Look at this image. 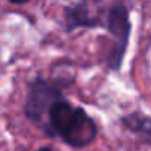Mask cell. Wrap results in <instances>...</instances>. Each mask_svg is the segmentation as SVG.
Instances as JSON below:
<instances>
[{
    "mask_svg": "<svg viewBox=\"0 0 151 151\" xmlns=\"http://www.w3.org/2000/svg\"><path fill=\"white\" fill-rule=\"evenodd\" d=\"M50 139H59L73 150H82L95 142L99 133L95 119L80 105L59 93L49 101L31 122Z\"/></svg>",
    "mask_w": 151,
    "mask_h": 151,
    "instance_id": "cell-1",
    "label": "cell"
},
{
    "mask_svg": "<svg viewBox=\"0 0 151 151\" xmlns=\"http://www.w3.org/2000/svg\"><path fill=\"white\" fill-rule=\"evenodd\" d=\"M104 28H107V31L113 37L111 47L107 52L105 67L111 71H120L124 61V55L127 52L132 31L129 11L123 3H114L110 6L104 22Z\"/></svg>",
    "mask_w": 151,
    "mask_h": 151,
    "instance_id": "cell-2",
    "label": "cell"
},
{
    "mask_svg": "<svg viewBox=\"0 0 151 151\" xmlns=\"http://www.w3.org/2000/svg\"><path fill=\"white\" fill-rule=\"evenodd\" d=\"M64 30L67 33H73L76 30H93L104 28V22L99 17L93 15L86 2H77L64 9Z\"/></svg>",
    "mask_w": 151,
    "mask_h": 151,
    "instance_id": "cell-3",
    "label": "cell"
},
{
    "mask_svg": "<svg viewBox=\"0 0 151 151\" xmlns=\"http://www.w3.org/2000/svg\"><path fill=\"white\" fill-rule=\"evenodd\" d=\"M120 124L129 130L141 144L151 147V116L142 111H132L120 117Z\"/></svg>",
    "mask_w": 151,
    "mask_h": 151,
    "instance_id": "cell-4",
    "label": "cell"
},
{
    "mask_svg": "<svg viewBox=\"0 0 151 151\" xmlns=\"http://www.w3.org/2000/svg\"><path fill=\"white\" fill-rule=\"evenodd\" d=\"M34 151H56L53 147H50V145H43V147H39L37 150H34Z\"/></svg>",
    "mask_w": 151,
    "mask_h": 151,
    "instance_id": "cell-5",
    "label": "cell"
},
{
    "mask_svg": "<svg viewBox=\"0 0 151 151\" xmlns=\"http://www.w3.org/2000/svg\"><path fill=\"white\" fill-rule=\"evenodd\" d=\"M8 2L12 5H25V3L31 2V0H8Z\"/></svg>",
    "mask_w": 151,
    "mask_h": 151,
    "instance_id": "cell-6",
    "label": "cell"
}]
</instances>
